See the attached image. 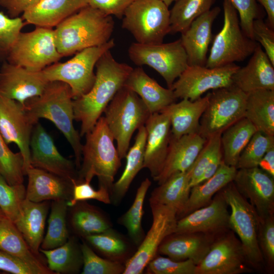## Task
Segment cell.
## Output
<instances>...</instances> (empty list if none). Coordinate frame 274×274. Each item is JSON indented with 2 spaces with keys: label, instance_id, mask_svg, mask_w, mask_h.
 Listing matches in <instances>:
<instances>
[{
  "label": "cell",
  "instance_id": "f1b7e54d",
  "mask_svg": "<svg viewBox=\"0 0 274 274\" xmlns=\"http://www.w3.org/2000/svg\"><path fill=\"white\" fill-rule=\"evenodd\" d=\"M49 209L47 201L36 202L25 198L20 216L14 223L32 252L41 257L40 249Z\"/></svg>",
  "mask_w": 274,
  "mask_h": 274
},
{
  "label": "cell",
  "instance_id": "db71d44e",
  "mask_svg": "<svg viewBox=\"0 0 274 274\" xmlns=\"http://www.w3.org/2000/svg\"><path fill=\"white\" fill-rule=\"evenodd\" d=\"M253 40L260 43L264 49L271 63L274 65V31L262 18L253 21Z\"/></svg>",
  "mask_w": 274,
  "mask_h": 274
},
{
  "label": "cell",
  "instance_id": "6f0895ef",
  "mask_svg": "<svg viewBox=\"0 0 274 274\" xmlns=\"http://www.w3.org/2000/svg\"><path fill=\"white\" fill-rule=\"evenodd\" d=\"M42 0H0V6L7 10L9 17L15 18Z\"/></svg>",
  "mask_w": 274,
  "mask_h": 274
},
{
  "label": "cell",
  "instance_id": "5b68a950",
  "mask_svg": "<svg viewBox=\"0 0 274 274\" xmlns=\"http://www.w3.org/2000/svg\"><path fill=\"white\" fill-rule=\"evenodd\" d=\"M107 126L114 140L120 158L125 157L132 134L144 126L151 113L134 92L123 86L105 111Z\"/></svg>",
  "mask_w": 274,
  "mask_h": 274
},
{
  "label": "cell",
  "instance_id": "484cf974",
  "mask_svg": "<svg viewBox=\"0 0 274 274\" xmlns=\"http://www.w3.org/2000/svg\"><path fill=\"white\" fill-rule=\"evenodd\" d=\"M26 198L36 202L63 199L72 196L74 184L43 169L30 167L27 171Z\"/></svg>",
  "mask_w": 274,
  "mask_h": 274
},
{
  "label": "cell",
  "instance_id": "e575fe53",
  "mask_svg": "<svg viewBox=\"0 0 274 274\" xmlns=\"http://www.w3.org/2000/svg\"><path fill=\"white\" fill-rule=\"evenodd\" d=\"M247 94L245 117L257 131L274 136V90L259 89Z\"/></svg>",
  "mask_w": 274,
  "mask_h": 274
},
{
  "label": "cell",
  "instance_id": "4dcf8cb0",
  "mask_svg": "<svg viewBox=\"0 0 274 274\" xmlns=\"http://www.w3.org/2000/svg\"><path fill=\"white\" fill-rule=\"evenodd\" d=\"M236 170L235 166L227 165L222 160L213 176L191 188L186 205L178 219L209 204L218 192L233 181Z\"/></svg>",
  "mask_w": 274,
  "mask_h": 274
},
{
  "label": "cell",
  "instance_id": "52a82bcc",
  "mask_svg": "<svg viewBox=\"0 0 274 274\" xmlns=\"http://www.w3.org/2000/svg\"><path fill=\"white\" fill-rule=\"evenodd\" d=\"M224 23L214 37L206 66L217 67L244 60L258 44L242 30L236 10L228 0H223Z\"/></svg>",
  "mask_w": 274,
  "mask_h": 274
},
{
  "label": "cell",
  "instance_id": "b9f144b4",
  "mask_svg": "<svg viewBox=\"0 0 274 274\" xmlns=\"http://www.w3.org/2000/svg\"><path fill=\"white\" fill-rule=\"evenodd\" d=\"M151 185V182L148 178L141 183L137 189L131 206L119 219L120 224L125 227L131 241L138 246H139L145 236L142 227L143 206L146 194Z\"/></svg>",
  "mask_w": 274,
  "mask_h": 274
},
{
  "label": "cell",
  "instance_id": "ee69618b",
  "mask_svg": "<svg viewBox=\"0 0 274 274\" xmlns=\"http://www.w3.org/2000/svg\"><path fill=\"white\" fill-rule=\"evenodd\" d=\"M274 146V136L257 131L241 153L236 169L258 167L267 151Z\"/></svg>",
  "mask_w": 274,
  "mask_h": 274
},
{
  "label": "cell",
  "instance_id": "603a6c76",
  "mask_svg": "<svg viewBox=\"0 0 274 274\" xmlns=\"http://www.w3.org/2000/svg\"><path fill=\"white\" fill-rule=\"evenodd\" d=\"M207 139L199 133L175 138L171 134L168 151L162 169L154 180L158 185L170 176L188 170L193 164Z\"/></svg>",
  "mask_w": 274,
  "mask_h": 274
},
{
  "label": "cell",
  "instance_id": "d590c367",
  "mask_svg": "<svg viewBox=\"0 0 274 274\" xmlns=\"http://www.w3.org/2000/svg\"><path fill=\"white\" fill-rule=\"evenodd\" d=\"M71 208L70 223L73 231L84 237L103 232L112 228L110 220L95 207L79 201Z\"/></svg>",
  "mask_w": 274,
  "mask_h": 274
},
{
  "label": "cell",
  "instance_id": "7dc6e473",
  "mask_svg": "<svg viewBox=\"0 0 274 274\" xmlns=\"http://www.w3.org/2000/svg\"><path fill=\"white\" fill-rule=\"evenodd\" d=\"M221 135V133H217L207 139L206 143L189 168L190 188L198 184L199 179L215 155L222 151Z\"/></svg>",
  "mask_w": 274,
  "mask_h": 274
},
{
  "label": "cell",
  "instance_id": "11a10c76",
  "mask_svg": "<svg viewBox=\"0 0 274 274\" xmlns=\"http://www.w3.org/2000/svg\"><path fill=\"white\" fill-rule=\"evenodd\" d=\"M0 270L13 274H43L36 267L1 250Z\"/></svg>",
  "mask_w": 274,
  "mask_h": 274
},
{
  "label": "cell",
  "instance_id": "9c48e42d",
  "mask_svg": "<svg viewBox=\"0 0 274 274\" xmlns=\"http://www.w3.org/2000/svg\"><path fill=\"white\" fill-rule=\"evenodd\" d=\"M161 0H134L125 10L122 27L129 31L137 43H163L170 32V11Z\"/></svg>",
  "mask_w": 274,
  "mask_h": 274
},
{
  "label": "cell",
  "instance_id": "8fae6325",
  "mask_svg": "<svg viewBox=\"0 0 274 274\" xmlns=\"http://www.w3.org/2000/svg\"><path fill=\"white\" fill-rule=\"evenodd\" d=\"M62 57L56 46L54 29L36 26L31 31L20 32L6 58L10 63L41 71Z\"/></svg>",
  "mask_w": 274,
  "mask_h": 274
},
{
  "label": "cell",
  "instance_id": "f5cc1de1",
  "mask_svg": "<svg viewBox=\"0 0 274 274\" xmlns=\"http://www.w3.org/2000/svg\"><path fill=\"white\" fill-rule=\"evenodd\" d=\"M94 199L106 204L111 203L110 193L105 187L99 186L98 190H95L87 181L76 182L74 183L72 196L67 201L68 207L74 206L79 201Z\"/></svg>",
  "mask_w": 274,
  "mask_h": 274
},
{
  "label": "cell",
  "instance_id": "c3c4849f",
  "mask_svg": "<svg viewBox=\"0 0 274 274\" xmlns=\"http://www.w3.org/2000/svg\"><path fill=\"white\" fill-rule=\"evenodd\" d=\"M196 268L192 260L176 261L157 255L146 268L150 274H196Z\"/></svg>",
  "mask_w": 274,
  "mask_h": 274
},
{
  "label": "cell",
  "instance_id": "94428289",
  "mask_svg": "<svg viewBox=\"0 0 274 274\" xmlns=\"http://www.w3.org/2000/svg\"><path fill=\"white\" fill-rule=\"evenodd\" d=\"M161 1H163L167 7H169L172 4V3L176 1L177 0H161Z\"/></svg>",
  "mask_w": 274,
  "mask_h": 274
},
{
  "label": "cell",
  "instance_id": "6da1fadb",
  "mask_svg": "<svg viewBox=\"0 0 274 274\" xmlns=\"http://www.w3.org/2000/svg\"><path fill=\"white\" fill-rule=\"evenodd\" d=\"M95 66V79L90 91L73 99L74 119L81 122V137L93 128L133 69L116 61L110 50L100 56Z\"/></svg>",
  "mask_w": 274,
  "mask_h": 274
},
{
  "label": "cell",
  "instance_id": "f546056e",
  "mask_svg": "<svg viewBox=\"0 0 274 274\" xmlns=\"http://www.w3.org/2000/svg\"><path fill=\"white\" fill-rule=\"evenodd\" d=\"M208 93L194 101L182 99L174 102L161 112L165 113L169 119L171 133L175 138L193 133H198L199 122L208 102Z\"/></svg>",
  "mask_w": 274,
  "mask_h": 274
},
{
  "label": "cell",
  "instance_id": "3957f363",
  "mask_svg": "<svg viewBox=\"0 0 274 274\" xmlns=\"http://www.w3.org/2000/svg\"><path fill=\"white\" fill-rule=\"evenodd\" d=\"M114 21L88 5L70 16L54 29L59 54L67 56L83 49L103 45L110 39Z\"/></svg>",
  "mask_w": 274,
  "mask_h": 274
},
{
  "label": "cell",
  "instance_id": "8992f818",
  "mask_svg": "<svg viewBox=\"0 0 274 274\" xmlns=\"http://www.w3.org/2000/svg\"><path fill=\"white\" fill-rule=\"evenodd\" d=\"M231 209L230 229L238 236L250 267L266 269L258 241L260 217L254 207L237 191L233 181L220 190Z\"/></svg>",
  "mask_w": 274,
  "mask_h": 274
},
{
  "label": "cell",
  "instance_id": "7c38bea8",
  "mask_svg": "<svg viewBox=\"0 0 274 274\" xmlns=\"http://www.w3.org/2000/svg\"><path fill=\"white\" fill-rule=\"evenodd\" d=\"M130 60L136 65H147L157 72L171 88L188 66V58L180 39L167 43H133L128 50Z\"/></svg>",
  "mask_w": 274,
  "mask_h": 274
},
{
  "label": "cell",
  "instance_id": "d6a6232c",
  "mask_svg": "<svg viewBox=\"0 0 274 274\" xmlns=\"http://www.w3.org/2000/svg\"><path fill=\"white\" fill-rule=\"evenodd\" d=\"M189 169L170 176L158 185L151 194L149 204H160L172 207L177 212V219L187 202L190 192Z\"/></svg>",
  "mask_w": 274,
  "mask_h": 274
},
{
  "label": "cell",
  "instance_id": "8d00e7d4",
  "mask_svg": "<svg viewBox=\"0 0 274 274\" xmlns=\"http://www.w3.org/2000/svg\"><path fill=\"white\" fill-rule=\"evenodd\" d=\"M257 131L254 125L246 117L223 131L221 135L223 162L228 165L235 167L241 153Z\"/></svg>",
  "mask_w": 274,
  "mask_h": 274
},
{
  "label": "cell",
  "instance_id": "681fc988",
  "mask_svg": "<svg viewBox=\"0 0 274 274\" xmlns=\"http://www.w3.org/2000/svg\"><path fill=\"white\" fill-rule=\"evenodd\" d=\"M25 24L22 18H11L0 12V57H6Z\"/></svg>",
  "mask_w": 274,
  "mask_h": 274
},
{
  "label": "cell",
  "instance_id": "ba28073f",
  "mask_svg": "<svg viewBox=\"0 0 274 274\" xmlns=\"http://www.w3.org/2000/svg\"><path fill=\"white\" fill-rule=\"evenodd\" d=\"M115 46L113 39L106 43L83 49L64 62H56L42 72L49 82L60 81L71 88L73 99L88 92L95 79L94 68L100 56Z\"/></svg>",
  "mask_w": 274,
  "mask_h": 274
},
{
  "label": "cell",
  "instance_id": "30bf717a",
  "mask_svg": "<svg viewBox=\"0 0 274 274\" xmlns=\"http://www.w3.org/2000/svg\"><path fill=\"white\" fill-rule=\"evenodd\" d=\"M207 106L199 122L198 133L208 139L245 117L247 93L233 85L208 93Z\"/></svg>",
  "mask_w": 274,
  "mask_h": 274
},
{
  "label": "cell",
  "instance_id": "44dd1931",
  "mask_svg": "<svg viewBox=\"0 0 274 274\" xmlns=\"http://www.w3.org/2000/svg\"><path fill=\"white\" fill-rule=\"evenodd\" d=\"M145 126L147 135L143 168H147L153 179L161 172L167 155L171 136L167 115L160 112L151 114Z\"/></svg>",
  "mask_w": 274,
  "mask_h": 274
},
{
  "label": "cell",
  "instance_id": "d4e9b609",
  "mask_svg": "<svg viewBox=\"0 0 274 274\" xmlns=\"http://www.w3.org/2000/svg\"><path fill=\"white\" fill-rule=\"evenodd\" d=\"M233 85L248 93L259 89L274 90V65L258 44L248 63L232 77Z\"/></svg>",
  "mask_w": 274,
  "mask_h": 274
},
{
  "label": "cell",
  "instance_id": "836d02e7",
  "mask_svg": "<svg viewBox=\"0 0 274 274\" xmlns=\"http://www.w3.org/2000/svg\"><path fill=\"white\" fill-rule=\"evenodd\" d=\"M0 250L36 267L43 274H55L43 257L32 252L15 224L7 218L0 220Z\"/></svg>",
  "mask_w": 274,
  "mask_h": 274
},
{
  "label": "cell",
  "instance_id": "60d3db41",
  "mask_svg": "<svg viewBox=\"0 0 274 274\" xmlns=\"http://www.w3.org/2000/svg\"><path fill=\"white\" fill-rule=\"evenodd\" d=\"M216 0H177L170 11V34L181 33L198 17L211 9Z\"/></svg>",
  "mask_w": 274,
  "mask_h": 274
},
{
  "label": "cell",
  "instance_id": "f6af8a7d",
  "mask_svg": "<svg viewBox=\"0 0 274 274\" xmlns=\"http://www.w3.org/2000/svg\"><path fill=\"white\" fill-rule=\"evenodd\" d=\"M25 198L26 188L23 184L11 185L0 175V209L13 223L20 216Z\"/></svg>",
  "mask_w": 274,
  "mask_h": 274
},
{
  "label": "cell",
  "instance_id": "277c9868",
  "mask_svg": "<svg viewBox=\"0 0 274 274\" xmlns=\"http://www.w3.org/2000/svg\"><path fill=\"white\" fill-rule=\"evenodd\" d=\"M82 149V161L78 172V180L91 182L97 177L99 186L108 189L110 193L115 176L121 165L114 139L104 116H101L93 128L85 135Z\"/></svg>",
  "mask_w": 274,
  "mask_h": 274
},
{
  "label": "cell",
  "instance_id": "4fadbf2b",
  "mask_svg": "<svg viewBox=\"0 0 274 274\" xmlns=\"http://www.w3.org/2000/svg\"><path fill=\"white\" fill-rule=\"evenodd\" d=\"M152 214L151 226L139 247L125 263L123 274H141L158 254L164 239L174 233L177 222V211L172 207L150 204Z\"/></svg>",
  "mask_w": 274,
  "mask_h": 274
},
{
  "label": "cell",
  "instance_id": "7402d4cb",
  "mask_svg": "<svg viewBox=\"0 0 274 274\" xmlns=\"http://www.w3.org/2000/svg\"><path fill=\"white\" fill-rule=\"evenodd\" d=\"M220 12L219 7L211 9L196 18L181 33L180 40L189 65H206L208 48L213 40V24Z\"/></svg>",
  "mask_w": 274,
  "mask_h": 274
},
{
  "label": "cell",
  "instance_id": "e0dca14e",
  "mask_svg": "<svg viewBox=\"0 0 274 274\" xmlns=\"http://www.w3.org/2000/svg\"><path fill=\"white\" fill-rule=\"evenodd\" d=\"M30 152L32 167L45 170L73 184L78 181L75 162L60 153L52 137L39 122L32 129Z\"/></svg>",
  "mask_w": 274,
  "mask_h": 274
},
{
  "label": "cell",
  "instance_id": "7bdbcfd3",
  "mask_svg": "<svg viewBox=\"0 0 274 274\" xmlns=\"http://www.w3.org/2000/svg\"><path fill=\"white\" fill-rule=\"evenodd\" d=\"M0 175L11 185L23 184L24 160L19 151L14 153L0 133Z\"/></svg>",
  "mask_w": 274,
  "mask_h": 274
},
{
  "label": "cell",
  "instance_id": "83f0119b",
  "mask_svg": "<svg viewBox=\"0 0 274 274\" xmlns=\"http://www.w3.org/2000/svg\"><path fill=\"white\" fill-rule=\"evenodd\" d=\"M88 5V0H42L25 11L22 18L26 24L52 28Z\"/></svg>",
  "mask_w": 274,
  "mask_h": 274
},
{
  "label": "cell",
  "instance_id": "4316f807",
  "mask_svg": "<svg viewBox=\"0 0 274 274\" xmlns=\"http://www.w3.org/2000/svg\"><path fill=\"white\" fill-rule=\"evenodd\" d=\"M124 86L138 95L151 114L161 112L177 99L172 89L160 86L141 67L132 69Z\"/></svg>",
  "mask_w": 274,
  "mask_h": 274
},
{
  "label": "cell",
  "instance_id": "9f6ffc18",
  "mask_svg": "<svg viewBox=\"0 0 274 274\" xmlns=\"http://www.w3.org/2000/svg\"><path fill=\"white\" fill-rule=\"evenodd\" d=\"M134 0H88V5L107 15L122 18L127 8Z\"/></svg>",
  "mask_w": 274,
  "mask_h": 274
},
{
  "label": "cell",
  "instance_id": "91938a15",
  "mask_svg": "<svg viewBox=\"0 0 274 274\" xmlns=\"http://www.w3.org/2000/svg\"><path fill=\"white\" fill-rule=\"evenodd\" d=\"M264 9L267 17V25L272 29L274 28V0H256Z\"/></svg>",
  "mask_w": 274,
  "mask_h": 274
},
{
  "label": "cell",
  "instance_id": "ac0fdd59",
  "mask_svg": "<svg viewBox=\"0 0 274 274\" xmlns=\"http://www.w3.org/2000/svg\"><path fill=\"white\" fill-rule=\"evenodd\" d=\"M228 208L219 191L209 204L178 219L175 233L200 232L217 237L231 230Z\"/></svg>",
  "mask_w": 274,
  "mask_h": 274
},
{
  "label": "cell",
  "instance_id": "1f68e13d",
  "mask_svg": "<svg viewBox=\"0 0 274 274\" xmlns=\"http://www.w3.org/2000/svg\"><path fill=\"white\" fill-rule=\"evenodd\" d=\"M147 135L145 125L139 128L134 143L127 152L124 170L119 179L113 183L110 192L111 202L116 205L121 202L135 177L143 168Z\"/></svg>",
  "mask_w": 274,
  "mask_h": 274
},
{
  "label": "cell",
  "instance_id": "7a4b0ae2",
  "mask_svg": "<svg viewBox=\"0 0 274 274\" xmlns=\"http://www.w3.org/2000/svg\"><path fill=\"white\" fill-rule=\"evenodd\" d=\"M24 107L34 125L44 118L51 121L60 131L74 151L75 163L79 169L83 144L80 133L74 126L73 98L69 86L60 81L49 82L40 95L25 101Z\"/></svg>",
  "mask_w": 274,
  "mask_h": 274
},
{
  "label": "cell",
  "instance_id": "816d5d0a",
  "mask_svg": "<svg viewBox=\"0 0 274 274\" xmlns=\"http://www.w3.org/2000/svg\"><path fill=\"white\" fill-rule=\"evenodd\" d=\"M228 1L236 10L239 15L242 30L246 36L253 40V22L254 20L262 18L261 8L256 0Z\"/></svg>",
  "mask_w": 274,
  "mask_h": 274
},
{
  "label": "cell",
  "instance_id": "bcb514c9",
  "mask_svg": "<svg viewBox=\"0 0 274 274\" xmlns=\"http://www.w3.org/2000/svg\"><path fill=\"white\" fill-rule=\"evenodd\" d=\"M83 258L82 274H121L125 269L124 263L97 255L86 242L80 244Z\"/></svg>",
  "mask_w": 274,
  "mask_h": 274
},
{
  "label": "cell",
  "instance_id": "ab89813d",
  "mask_svg": "<svg viewBox=\"0 0 274 274\" xmlns=\"http://www.w3.org/2000/svg\"><path fill=\"white\" fill-rule=\"evenodd\" d=\"M67 200H52L48 221V229L40 249H52L65 243L70 236L66 224Z\"/></svg>",
  "mask_w": 274,
  "mask_h": 274
},
{
  "label": "cell",
  "instance_id": "5bb4252c",
  "mask_svg": "<svg viewBox=\"0 0 274 274\" xmlns=\"http://www.w3.org/2000/svg\"><path fill=\"white\" fill-rule=\"evenodd\" d=\"M253 271L240 240L232 230L216 237L196 268V274H240Z\"/></svg>",
  "mask_w": 274,
  "mask_h": 274
},
{
  "label": "cell",
  "instance_id": "2e32d148",
  "mask_svg": "<svg viewBox=\"0 0 274 274\" xmlns=\"http://www.w3.org/2000/svg\"><path fill=\"white\" fill-rule=\"evenodd\" d=\"M34 124L24 106L0 94V133L8 145L15 143L24 160V172L31 167L30 141Z\"/></svg>",
  "mask_w": 274,
  "mask_h": 274
},
{
  "label": "cell",
  "instance_id": "9a60e30c",
  "mask_svg": "<svg viewBox=\"0 0 274 274\" xmlns=\"http://www.w3.org/2000/svg\"><path fill=\"white\" fill-rule=\"evenodd\" d=\"M239 67L235 63L213 68L188 65L170 89L177 99L194 101L209 90L233 85L232 75Z\"/></svg>",
  "mask_w": 274,
  "mask_h": 274
},
{
  "label": "cell",
  "instance_id": "ffe728a7",
  "mask_svg": "<svg viewBox=\"0 0 274 274\" xmlns=\"http://www.w3.org/2000/svg\"><path fill=\"white\" fill-rule=\"evenodd\" d=\"M49 82L42 71L29 70L7 61L0 68V94L23 106L28 99L40 95Z\"/></svg>",
  "mask_w": 274,
  "mask_h": 274
},
{
  "label": "cell",
  "instance_id": "680465c9",
  "mask_svg": "<svg viewBox=\"0 0 274 274\" xmlns=\"http://www.w3.org/2000/svg\"><path fill=\"white\" fill-rule=\"evenodd\" d=\"M258 166L274 177V146L267 151L260 160Z\"/></svg>",
  "mask_w": 274,
  "mask_h": 274
},
{
  "label": "cell",
  "instance_id": "6125c7cd",
  "mask_svg": "<svg viewBox=\"0 0 274 274\" xmlns=\"http://www.w3.org/2000/svg\"><path fill=\"white\" fill-rule=\"evenodd\" d=\"M5 218H6V217L4 213L3 212V211L0 209V220L4 219Z\"/></svg>",
  "mask_w": 274,
  "mask_h": 274
},
{
  "label": "cell",
  "instance_id": "f35d334b",
  "mask_svg": "<svg viewBox=\"0 0 274 274\" xmlns=\"http://www.w3.org/2000/svg\"><path fill=\"white\" fill-rule=\"evenodd\" d=\"M83 238L91 247L107 259L125 264L131 257V249L128 241L112 228Z\"/></svg>",
  "mask_w": 274,
  "mask_h": 274
},
{
  "label": "cell",
  "instance_id": "74e56055",
  "mask_svg": "<svg viewBox=\"0 0 274 274\" xmlns=\"http://www.w3.org/2000/svg\"><path fill=\"white\" fill-rule=\"evenodd\" d=\"M40 252L46 259L48 268L55 274H73L80 271L83 258L80 247L75 237H69L67 242L57 248Z\"/></svg>",
  "mask_w": 274,
  "mask_h": 274
},
{
  "label": "cell",
  "instance_id": "d6986e66",
  "mask_svg": "<svg viewBox=\"0 0 274 274\" xmlns=\"http://www.w3.org/2000/svg\"><path fill=\"white\" fill-rule=\"evenodd\" d=\"M233 182L260 219L274 215V177L258 167L237 169Z\"/></svg>",
  "mask_w": 274,
  "mask_h": 274
},
{
  "label": "cell",
  "instance_id": "f907efd6",
  "mask_svg": "<svg viewBox=\"0 0 274 274\" xmlns=\"http://www.w3.org/2000/svg\"><path fill=\"white\" fill-rule=\"evenodd\" d=\"M258 241L266 269L272 271L274 267V215L260 219Z\"/></svg>",
  "mask_w": 274,
  "mask_h": 274
},
{
  "label": "cell",
  "instance_id": "cb8c5ba5",
  "mask_svg": "<svg viewBox=\"0 0 274 274\" xmlns=\"http://www.w3.org/2000/svg\"><path fill=\"white\" fill-rule=\"evenodd\" d=\"M216 237L200 232H174L162 241L158 254L176 261L190 259L197 265L208 253Z\"/></svg>",
  "mask_w": 274,
  "mask_h": 274
}]
</instances>
